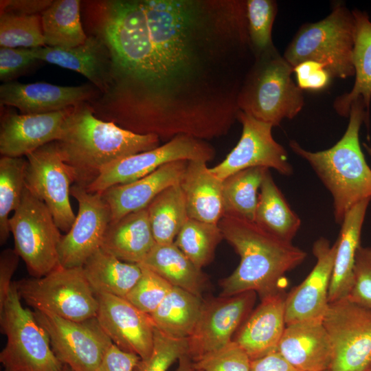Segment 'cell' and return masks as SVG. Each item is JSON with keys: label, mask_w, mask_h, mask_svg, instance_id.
Returning <instances> with one entry per match:
<instances>
[{"label": "cell", "mask_w": 371, "mask_h": 371, "mask_svg": "<svg viewBox=\"0 0 371 371\" xmlns=\"http://www.w3.org/2000/svg\"><path fill=\"white\" fill-rule=\"evenodd\" d=\"M107 42L121 128L170 140L227 134L256 57L243 0H115Z\"/></svg>", "instance_id": "6da1fadb"}, {"label": "cell", "mask_w": 371, "mask_h": 371, "mask_svg": "<svg viewBox=\"0 0 371 371\" xmlns=\"http://www.w3.org/2000/svg\"><path fill=\"white\" fill-rule=\"evenodd\" d=\"M218 225L240 258L233 273L221 282V296L254 291L262 300L281 292L285 274L306 257V251L292 242L276 237L254 221L223 215Z\"/></svg>", "instance_id": "7a4b0ae2"}, {"label": "cell", "mask_w": 371, "mask_h": 371, "mask_svg": "<svg viewBox=\"0 0 371 371\" xmlns=\"http://www.w3.org/2000/svg\"><path fill=\"white\" fill-rule=\"evenodd\" d=\"M155 135H139L97 118L87 102L74 106L56 141L73 185L87 188L104 168L159 146Z\"/></svg>", "instance_id": "3957f363"}, {"label": "cell", "mask_w": 371, "mask_h": 371, "mask_svg": "<svg viewBox=\"0 0 371 371\" xmlns=\"http://www.w3.org/2000/svg\"><path fill=\"white\" fill-rule=\"evenodd\" d=\"M348 117L344 134L328 149L312 152L296 141L289 142L293 152L308 162L330 192L335 220L339 225L354 205L371 198V169L359 143L361 126L368 124L369 115L361 98L352 104Z\"/></svg>", "instance_id": "277c9868"}, {"label": "cell", "mask_w": 371, "mask_h": 371, "mask_svg": "<svg viewBox=\"0 0 371 371\" xmlns=\"http://www.w3.org/2000/svg\"><path fill=\"white\" fill-rule=\"evenodd\" d=\"M293 72L276 49L257 57L238 96L240 111L273 127L293 119L304 106L302 90L291 78Z\"/></svg>", "instance_id": "5b68a950"}, {"label": "cell", "mask_w": 371, "mask_h": 371, "mask_svg": "<svg viewBox=\"0 0 371 371\" xmlns=\"http://www.w3.org/2000/svg\"><path fill=\"white\" fill-rule=\"evenodd\" d=\"M355 36L352 11L339 4L326 18L301 27L283 57L293 67L306 60L318 62L325 66L332 78L344 79L355 76Z\"/></svg>", "instance_id": "8992f818"}, {"label": "cell", "mask_w": 371, "mask_h": 371, "mask_svg": "<svg viewBox=\"0 0 371 371\" xmlns=\"http://www.w3.org/2000/svg\"><path fill=\"white\" fill-rule=\"evenodd\" d=\"M15 282L0 306V324L7 338L0 353L4 371H56L63 364L54 355L49 338L34 312L21 302Z\"/></svg>", "instance_id": "52a82bcc"}, {"label": "cell", "mask_w": 371, "mask_h": 371, "mask_svg": "<svg viewBox=\"0 0 371 371\" xmlns=\"http://www.w3.org/2000/svg\"><path fill=\"white\" fill-rule=\"evenodd\" d=\"M14 282L21 299L34 311L75 322L96 317L98 299L82 267L60 266L43 277Z\"/></svg>", "instance_id": "ba28073f"}, {"label": "cell", "mask_w": 371, "mask_h": 371, "mask_svg": "<svg viewBox=\"0 0 371 371\" xmlns=\"http://www.w3.org/2000/svg\"><path fill=\"white\" fill-rule=\"evenodd\" d=\"M9 225L14 249L32 277H43L60 267V230L46 205L25 187Z\"/></svg>", "instance_id": "9c48e42d"}, {"label": "cell", "mask_w": 371, "mask_h": 371, "mask_svg": "<svg viewBox=\"0 0 371 371\" xmlns=\"http://www.w3.org/2000/svg\"><path fill=\"white\" fill-rule=\"evenodd\" d=\"M333 347L330 371L371 367V309L348 298L329 303L322 318Z\"/></svg>", "instance_id": "30bf717a"}, {"label": "cell", "mask_w": 371, "mask_h": 371, "mask_svg": "<svg viewBox=\"0 0 371 371\" xmlns=\"http://www.w3.org/2000/svg\"><path fill=\"white\" fill-rule=\"evenodd\" d=\"M49 338L57 359L73 371H95L113 344L96 317L83 322L69 320L50 313L34 311Z\"/></svg>", "instance_id": "8fae6325"}, {"label": "cell", "mask_w": 371, "mask_h": 371, "mask_svg": "<svg viewBox=\"0 0 371 371\" xmlns=\"http://www.w3.org/2000/svg\"><path fill=\"white\" fill-rule=\"evenodd\" d=\"M215 154L213 146L206 141L177 135L155 148L110 164L85 188L89 192H102L113 186L139 179L166 164L180 160L207 162L214 158Z\"/></svg>", "instance_id": "7c38bea8"}, {"label": "cell", "mask_w": 371, "mask_h": 371, "mask_svg": "<svg viewBox=\"0 0 371 371\" xmlns=\"http://www.w3.org/2000/svg\"><path fill=\"white\" fill-rule=\"evenodd\" d=\"M254 291H245L203 301L196 326L187 339L186 355L193 362L229 344L252 311Z\"/></svg>", "instance_id": "4fadbf2b"}, {"label": "cell", "mask_w": 371, "mask_h": 371, "mask_svg": "<svg viewBox=\"0 0 371 371\" xmlns=\"http://www.w3.org/2000/svg\"><path fill=\"white\" fill-rule=\"evenodd\" d=\"M25 188L47 207L60 230L69 232L76 218L69 196L72 179L55 142L25 157Z\"/></svg>", "instance_id": "5bb4252c"}, {"label": "cell", "mask_w": 371, "mask_h": 371, "mask_svg": "<svg viewBox=\"0 0 371 371\" xmlns=\"http://www.w3.org/2000/svg\"><path fill=\"white\" fill-rule=\"evenodd\" d=\"M237 120L243 126L238 142L224 160L210 168V171L222 181L237 172L256 167L273 168L283 175H292L293 167L286 150L273 137V126L241 111Z\"/></svg>", "instance_id": "9a60e30c"}, {"label": "cell", "mask_w": 371, "mask_h": 371, "mask_svg": "<svg viewBox=\"0 0 371 371\" xmlns=\"http://www.w3.org/2000/svg\"><path fill=\"white\" fill-rule=\"evenodd\" d=\"M71 196L78 204L76 218L58 246L60 266L82 267L101 247L109 224L111 211L100 192H89L84 187L72 185Z\"/></svg>", "instance_id": "2e32d148"}, {"label": "cell", "mask_w": 371, "mask_h": 371, "mask_svg": "<svg viewBox=\"0 0 371 371\" xmlns=\"http://www.w3.org/2000/svg\"><path fill=\"white\" fill-rule=\"evenodd\" d=\"M96 319L105 334L121 350L148 359L154 346L155 327L150 315L127 300L113 295H95Z\"/></svg>", "instance_id": "e0dca14e"}, {"label": "cell", "mask_w": 371, "mask_h": 371, "mask_svg": "<svg viewBox=\"0 0 371 371\" xmlns=\"http://www.w3.org/2000/svg\"><path fill=\"white\" fill-rule=\"evenodd\" d=\"M336 243L324 237L313 245L316 263L306 278L285 298L286 326L294 322L322 319L328 306V290L333 268Z\"/></svg>", "instance_id": "ac0fdd59"}, {"label": "cell", "mask_w": 371, "mask_h": 371, "mask_svg": "<svg viewBox=\"0 0 371 371\" xmlns=\"http://www.w3.org/2000/svg\"><path fill=\"white\" fill-rule=\"evenodd\" d=\"M99 93L91 84L60 86L47 82H4L0 86V104L17 108L21 114H41L89 102Z\"/></svg>", "instance_id": "d6986e66"}, {"label": "cell", "mask_w": 371, "mask_h": 371, "mask_svg": "<svg viewBox=\"0 0 371 371\" xmlns=\"http://www.w3.org/2000/svg\"><path fill=\"white\" fill-rule=\"evenodd\" d=\"M41 114L6 113L1 121L0 153L24 157L60 138L71 109Z\"/></svg>", "instance_id": "ffe728a7"}, {"label": "cell", "mask_w": 371, "mask_h": 371, "mask_svg": "<svg viewBox=\"0 0 371 371\" xmlns=\"http://www.w3.org/2000/svg\"><path fill=\"white\" fill-rule=\"evenodd\" d=\"M284 291L261 300L236 331L232 341L250 360L277 351L286 328Z\"/></svg>", "instance_id": "44dd1931"}, {"label": "cell", "mask_w": 371, "mask_h": 371, "mask_svg": "<svg viewBox=\"0 0 371 371\" xmlns=\"http://www.w3.org/2000/svg\"><path fill=\"white\" fill-rule=\"evenodd\" d=\"M278 351L299 371L330 370L333 347L322 319L286 325Z\"/></svg>", "instance_id": "7402d4cb"}, {"label": "cell", "mask_w": 371, "mask_h": 371, "mask_svg": "<svg viewBox=\"0 0 371 371\" xmlns=\"http://www.w3.org/2000/svg\"><path fill=\"white\" fill-rule=\"evenodd\" d=\"M188 162L180 160L166 164L139 179L113 186L100 192L109 207L111 222L116 221L131 212L146 208L163 190L179 183Z\"/></svg>", "instance_id": "603a6c76"}, {"label": "cell", "mask_w": 371, "mask_h": 371, "mask_svg": "<svg viewBox=\"0 0 371 371\" xmlns=\"http://www.w3.org/2000/svg\"><path fill=\"white\" fill-rule=\"evenodd\" d=\"M40 61H45L80 73L103 93L111 75V58L109 49L98 35L89 33L80 45L70 48L47 46L32 48Z\"/></svg>", "instance_id": "cb8c5ba5"}, {"label": "cell", "mask_w": 371, "mask_h": 371, "mask_svg": "<svg viewBox=\"0 0 371 371\" xmlns=\"http://www.w3.org/2000/svg\"><path fill=\"white\" fill-rule=\"evenodd\" d=\"M179 186L185 198L188 217L218 224L224 215L223 181L210 171L207 162L188 161Z\"/></svg>", "instance_id": "d4e9b609"}, {"label": "cell", "mask_w": 371, "mask_h": 371, "mask_svg": "<svg viewBox=\"0 0 371 371\" xmlns=\"http://www.w3.org/2000/svg\"><path fill=\"white\" fill-rule=\"evenodd\" d=\"M371 198L354 205L345 215L336 240V251L328 290V302L347 298L352 283L355 256Z\"/></svg>", "instance_id": "484cf974"}, {"label": "cell", "mask_w": 371, "mask_h": 371, "mask_svg": "<svg viewBox=\"0 0 371 371\" xmlns=\"http://www.w3.org/2000/svg\"><path fill=\"white\" fill-rule=\"evenodd\" d=\"M156 243L144 208L111 222L100 248L122 261L140 264Z\"/></svg>", "instance_id": "4316f807"}, {"label": "cell", "mask_w": 371, "mask_h": 371, "mask_svg": "<svg viewBox=\"0 0 371 371\" xmlns=\"http://www.w3.org/2000/svg\"><path fill=\"white\" fill-rule=\"evenodd\" d=\"M355 19V36L352 54L355 82L350 91L334 102L336 112L348 117L352 104L361 98L368 115L371 102V21L368 14L357 9L352 10Z\"/></svg>", "instance_id": "83f0119b"}, {"label": "cell", "mask_w": 371, "mask_h": 371, "mask_svg": "<svg viewBox=\"0 0 371 371\" xmlns=\"http://www.w3.org/2000/svg\"><path fill=\"white\" fill-rule=\"evenodd\" d=\"M85 277L94 293H106L125 298L142 275L139 264L122 261L97 249L82 266Z\"/></svg>", "instance_id": "f1b7e54d"}, {"label": "cell", "mask_w": 371, "mask_h": 371, "mask_svg": "<svg viewBox=\"0 0 371 371\" xmlns=\"http://www.w3.org/2000/svg\"><path fill=\"white\" fill-rule=\"evenodd\" d=\"M141 265L152 270L172 286L201 297L207 277L174 243L154 246Z\"/></svg>", "instance_id": "f546056e"}, {"label": "cell", "mask_w": 371, "mask_h": 371, "mask_svg": "<svg viewBox=\"0 0 371 371\" xmlns=\"http://www.w3.org/2000/svg\"><path fill=\"white\" fill-rule=\"evenodd\" d=\"M263 229L291 242L301 225L297 214L290 207L267 169L259 190L254 221Z\"/></svg>", "instance_id": "4dcf8cb0"}, {"label": "cell", "mask_w": 371, "mask_h": 371, "mask_svg": "<svg viewBox=\"0 0 371 371\" xmlns=\"http://www.w3.org/2000/svg\"><path fill=\"white\" fill-rule=\"evenodd\" d=\"M203 300L172 286L159 306L149 314L155 328L175 339H188L198 321Z\"/></svg>", "instance_id": "1f68e13d"}, {"label": "cell", "mask_w": 371, "mask_h": 371, "mask_svg": "<svg viewBox=\"0 0 371 371\" xmlns=\"http://www.w3.org/2000/svg\"><path fill=\"white\" fill-rule=\"evenodd\" d=\"M45 46L70 48L87 38L80 19V1L56 0L41 14Z\"/></svg>", "instance_id": "d6a6232c"}, {"label": "cell", "mask_w": 371, "mask_h": 371, "mask_svg": "<svg viewBox=\"0 0 371 371\" xmlns=\"http://www.w3.org/2000/svg\"><path fill=\"white\" fill-rule=\"evenodd\" d=\"M153 236L158 244L174 243L189 218L179 183L159 193L146 207Z\"/></svg>", "instance_id": "836d02e7"}, {"label": "cell", "mask_w": 371, "mask_h": 371, "mask_svg": "<svg viewBox=\"0 0 371 371\" xmlns=\"http://www.w3.org/2000/svg\"><path fill=\"white\" fill-rule=\"evenodd\" d=\"M267 170L250 168L223 180L224 215L254 221L259 190Z\"/></svg>", "instance_id": "e575fe53"}, {"label": "cell", "mask_w": 371, "mask_h": 371, "mask_svg": "<svg viewBox=\"0 0 371 371\" xmlns=\"http://www.w3.org/2000/svg\"><path fill=\"white\" fill-rule=\"evenodd\" d=\"M27 166L24 157L2 156L0 159V244L9 238L10 217L19 205L25 187Z\"/></svg>", "instance_id": "d590c367"}, {"label": "cell", "mask_w": 371, "mask_h": 371, "mask_svg": "<svg viewBox=\"0 0 371 371\" xmlns=\"http://www.w3.org/2000/svg\"><path fill=\"white\" fill-rule=\"evenodd\" d=\"M223 238L218 224L188 218L174 243L200 269L213 259L215 249Z\"/></svg>", "instance_id": "8d00e7d4"}, {"label": "cell", "mask_w": 371, "mask_h": 371, "mask_svg": "<svg viewBox=\"0 0 371 371\" xmlns=\"http://www.w3.org/2000/svg\"><path fill=\"white\" fill-rule=\"evenodd\" d=\"M0 46L27 49L45 46L41 16L1 12Z\"/></svg>", "instance_id": "74e56055"}, {"label": "cell", "mask_w": 371, "mask_h": 371, "mask_svg": "<svg viewBox=\"0 0 371 371\" xmlns=\"http://www.w3.org/2000/svg\"><path fill=\"white\" fill-rule=\"evenodd\" d=\"M276 12L277 4L274 1H246L248 33L256 58L275 49L271 31Z\"/></svg>", "instance_id": "f35d334b"}, {"label": "cell", "mask_w": 371, "mask_h": 371, "mask_svg": "<svg viewBox=\"0 0 371 371\" xmlns=\"http://www.w3.org/2000/svg\"><path fill=\"white\" fill-rule=\"evenodd\" d=\"M139 265L142 275L126 300L149 315L159 306L173 286L152 270Z\"/></svg>", "instance_id": "ab89813d"}, {"label": "cell", "mask_w": 371, "mask_h": 371, "mask_svg": "<svg viewBox=\"0 0 371 371\" xmlns=\"http://www.w3.org/2000/svg\"><path fill=\"white\" fill-rule=\"evenodd\" d=\"M187 348V339L170 337L155 328L153 352L148 359H140L135 371H166L186 354Z\"/></svg>", "instance_id": "60d3db41"}, {"label": "cell", "mask_w": 371, "mask_h": 371, "mask_svg": "<svg viewBox=\"0 0 371 371\" xmlns=\"http://www.w3.org/2000/svg\"><path fill=\"white\" fill-rule=\"evenodd\" d=\"M251 360L234 341L194 362L195 371H250Z\"/></svg>", "instance_id": "b9f144b4"}, {"label": "cell", "mask_w": 371, "mask_h": 371, "mask_svg": "<svg viewBox=\"0 0 371 371\" xmlns=\"http://www.w3.org/2000/svg\"><path fill=\"white\" fill-rule=\"evenodd\" d=\"M347 298L371 309V246H360L357 251L352 283Z\"/></svg>", "instance_id": "7bdbcfd3"}, {"label": "cell", "mask_w": 371, "mask_h": 371, "mask_svg": "<svg viewBox=\"0 0 371 371\" xmlns=\"http://www.w3.org/2000/svg\"><path fill=\"white\" fill-rule=\"evenodd\" d=\"M39 61L32 49L0 47V79L11 82Z\"/></svg>", "instance_id": "ee69618b"}, {"label": "cell", "mask_w": 371, "mask_h": 371, "mask_svg": "<svg viewBox=\"0 0 371 371\" xmlns=\"http://www.w3.org/2000/svg\"><path fill=\"white\" fill-rule=\"evenodd\" d=\"M297 85L302 90L321 91L329 85L332 76L325 66L318 62L306 60L293 67Z\"/></svg>", "instance_id": "f6af8a7d"}, {"label": "cell", "mask_w": 371, "mask_h": 371, "mask_svg": "<svg viewBox=\"0 0 371 371\" xmlns=\"http://www.w3.org/2000/svg\"><path fill=\"white\" fill-rule=\"evenodd\" d=\"M140 357L112 344L95 371H135Z\"/></svg>", "instance_id": "bcb514c9"}, {"label": "cell", "mask_w": 371, "mask_h": 371, "mask_svg": "<svg viewBox=\"0 0 371 371\" xmlns=\"http://www.w3.org/2000/svg\"><path fill=\"white\" fill-rule=\"evenodd\" d=\"M20 256L12 249H5L0 255V306H1L8 294L12 277L19 265Z\"/></svg>", "instance_id": "7dc6e473"}, {"label": "cell", "mask_w": 371, "mask_h": 371, "mask_svg": "<svg viewBox=\"0 0 371 371\" xmlns=\"http://www.w3.org/2000/svg\"><path fill=\"white\" fill-rule=\"evenodd\" d=\"M53 2L52 0H3L0 3L1 12L41 15Z\"/></svg>", "instance_id": "c3c4849f"}, {"label": "cell", "mask_w": 371, "mask_h": 371, "mask_svg": "<svg viewBox=\"0 0 371 371\" xmlns=\"http://www.w3.org/2000/svg\"><path fill=\"white\" fill-rule=\"evenodd\" d=\"M250 371H299L279 351L251 361Z\"/></svg>", "instance_id": "681fc988"}, {"label": "cell", "mask_w": 371, "mask_h": 371, "mask_svg": "<svg viewBox=\"0 0 371 371\" xmlns=\"http://www.w3.org/2000/svg\"><path fill=\"white\" fill-rule=\"evenodd\" d=\"M175 371H195L194 362L185 354L179 359V365Z\"/></svg>", "instance_id": "f907efd6"}, {"label": "cell", "mask_w": 371, "mask_h": 371, "mask_svg": "<svg viewBox=\"0 0 371 371\" xmlns=\"http://www.w3.org/2000/svg\"><path fill=\"white\" fill-rule=\"evenodd\" d=\"M56 371H73V370L70 368H69L67 366L63 365V366L60 369L57 370Z\"/></svg>", "instance_id": "816d5d0a"}, {"label": "cell", "mask_w": 371, "mask_h": 371, "mask_svg": "<svg viewBox=\"0 0 371 371\" xmlns=\"http://www.w3.org/2000/svg\"><path fill=\"white\" fill-rule=\"evenodd\" d=\"M363 146H364V148H366V150H367V152L368 153V154L370 155L371 157V147H370L369 146H368L366 144H363Z\"/></svg>", "instance_id": "f5cc1de1"}, {"label": "cell", "mask_w": 371, "mask_h": 371, "mask_svg": "<svg viewBox=\"0 0 371 371\" xmlns=\"http://www.w3.org/2000/svg\"><path fill=\"white\" fill-rule=\"evenodd\" d=\"M367 371H371V367H370V368L368 369Z\"/></svg>", "instance_id": "db71d44e"}, {"label": "cell", "mask_w": 371, "mask_h": 371, "mask_svg": "<svg viewBox=\"0 0 371 371\" xmlns=\"http://www.w3.org/2000/svg\"><path fill=\"white\" fill-rule=\"evenodd\" d=\"M326 371H330V370H326Z\"/></svg>", "instance_id": "11a10c76"}]
</instances>
